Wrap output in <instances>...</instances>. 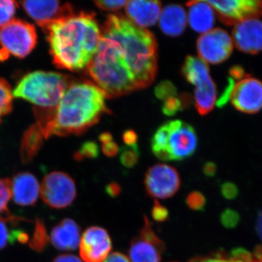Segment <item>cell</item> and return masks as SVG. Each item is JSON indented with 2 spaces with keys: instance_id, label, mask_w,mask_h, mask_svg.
Wrapping results in <instances>:
<instances>
[{
  "instance_id": "obj_1",
  "label": "cell",
  "mask_w": 262,
  "mask_h": 262,
  "mask_svg": "<svg viewBox=\"0 0 262 262\" xmlns=\"http://www.w3.org/2000/svg\"><path fill=\"white\" fill-rule=\"evenodd\" d=\"M96 56L88 74L106 98H116L147 88L158 72L154 34L121 15H108L101 29Z\"/></svg>"
},
{
  "instance_id": "obj_2",
  "label": "cell",
  "mask_w": 262,
  "mask_h": 262,
  "mask_svg": "<svg viewBox=\"0 0 262 262\" xmlns=\"http://www.w3.org/2000/svg\"><path fill=\"white\" fill-rule=\"evenodd\" d=\"M104 92L89 81L72 82L53 110L34 108V125L45 139L52 136L80 135L98 123L106 107Z\"/></svg>"
},
{
  "instance_id": "obj_3",
  "label": "cell",
  "mask_w": 262,
  "mask_h": 262,
  "mask_svg": "<svg viewBox=\"0 0 262 262\" xmlns=\"http://www.w3.org/2000/svg\"><path fill=\"white\" fill-rule=\"evenodd\" d=\"M43 30L57 68L72 72L87 69L97 53L101 33L92 12L74 13L50 24Z\"/></svg>"
},
{
  "instance_id": "obj_4",
  "label": "cell",
  "mask_w": 262,
  "mask_h": 262,
  "mask_svg": "<svg viewBox=\"0 0 262 262\" xmlns=\"http://www.w3.org/2000/svg\"><path fill=\"white\" fill-rule=\"evenodd\" d=\"M68 75L36 71L24 75L15 86L13 96L28 101L42 110H53L59 104L70 84Z\"/></svg>"
},
{
  "instance_id": "obj_5",
  "label": "cell",
  "mask_w": 262,
  "mask_h": 262,
  "mask_svg": "<svg viewBox=\"0 0 262 262\" xmlns=\"http://www.w3.org/2000/svg\"><path fill=\"white\" fill-rule=\"evenodd\" d=\"M198 146L194 127L180 120L163 124L151 137V151L163 161H182L192 157Z\"/></svg>"
},
{
  "instance_id": "obj_6",
  "label": "cell",
  "mask_w": 262,
  "mask_h": 262,
  "mask_svg": "<svg viewBox=\"0 0 262 262\" xmlns=\"http://www.w3.org/2000/svg\"><path fill=\"white\" fill-rule=\"evenodd\" d=\"M37 34L35 27L20 19H13L0 28V61L10 56L24 58L35 48Z\"/></svg>"
},
{
  "instance_id": "obj_7",
  "label": "cell",
  "mask_w": 262,
  "mask_h": 262,
  "mask_svg": "<svg viewBox=\"0 0 262 262\" xmlns=\"http://www.w3.org/2000/svg\"><path fill=\"white\" fill-rule=\"evenodd\" d=\"M40 194L42 201L51 208H67L73 203L77 196L75 181L63 172H52L43 179Z\"/></svg>"
},
{
  "instance_id": "obj_8",
  "label": "cell",
  "mask_w": 262,
  "mask_h": 262,
  "mask_svg": "<svg viewBox=\"0 0 262 262\" xmlns=\"http://www.w3.org/2000/svg\"><path fill=\"white\" fill-rule=\"evenodd\" d=\"M233 48L232 37L224 29L220 28L204 33L196 42L200 58L211 64H219L228 59Z\"/></svg>"
},
{
  "instance_id": "obj_9",
  "label": "cell",
  "mask_w": 262,
  "mask_h": 262,
  "mask_svg": "<svg viewBox=\"0 0 262 262\" xmlns=\"http://www.w3.org/2000/svg\"><path fill=\"white\" fill-rule=\"evenodd\" d=\"M144 186L149 196L166 199L178 192L181 179L178 171L166 164H157L148 169Z\"/></svg>"
},
{
  "instance_id": "obj_10",
  "label": "cell",
  "mask_w": 262,
  "mask_h": 262,
  "mask_svg": "<svg viewBox=\"0 0 262 262\" xmlns=\"http://www.w3.org/2000/svg\"><path fill=\"white\" fill-rule=\"evenodd\" d=\"M220 21L234 26L248 19L262 16L261 0H225L208 1Z\"/></svg>"
},
{
  "instance_id": "obj_11",
  "label": "cell",
  "mask_w": 262,
  "mask_h": 262,
  "mask_svg": "<svg viewBox=\"0 0 262 262\" xmlns=\"http://www.w3.org/2000/svg\"><path fill=\"white\" fill-rule=\"evenodd\" d=\"M165 244L155 234L147 217L139 234L131 241L129 257L131 262H160Z\"/></svg>"
},
{
  "instance_id": "obj_12",
  "label": "cell",
  "mask_w": 262,
  "mask_h": 262,
  "mask_svg": "<svg viewBox=\"0 0 262 262\" xmlns=\"http://www.w3.org/2000/svg\"><path fill=\"white\" fill-rule=\"evenodd\" d=\"M229 100L241 113L255 114L262 110V82L247 75L234 83Z\"/></svg>"
},
{
  "instance_id": "obj_13",
  "label": "cell",
  "mask_w": 262,
  "mask_h": 262,
  "mask_svg": "<svg viewBox=\"0 0 262 262\" xmlns=\"http://www.w3.org/2000/svg\"><path fill=\"white\" fill-rule=\"evenodd\" d=\"M112 250V241L106 229L91 227L82 234L80 244L81 258L85 262H103Z\"/></svg>"
},
{
  "instance_id": "obj_14",
  "label": "cell",
  "mask_w": 262,
  "mask_h": 262,
  "mask_svg": "<svg viewBox=\"0 0 262 262\" xmlns=\"http://www.w3.org/2000/svg\"><path fill=\"white\" fill-rule=\"evenodd\" d=\"M21 5L26 13L42 29L74 13L72 5L59 1H25L21 2Z\"/></svg>"
},
{
  "instance_id": "obj_15",
  "label": "cell",
  "mask_w": 262,
  "mask_h": 262,
  "mask_svg": "<svg viewBox=\"0 0 262 262\" xmlns=\"http://www.w3.org/2000/svg\"><path fill=\"white\" fill-rule=\"evenodd\" d=\"M233 45L239 51L256 55L262 51V21L248 19L234 26L232 32Z\"/></svg>"
},
{
  "instance_id": "obj_16",
  "label": "cell",
  "mask_w": 262,
  "mask_h": 262,
  "mask_svg": "<svg viewBox=\"0 0 262 262\" xmlns=\"http://www.w3.org/2000/svg\"><path fill=\"white\" fill-rule=\"evenodd\" d=\"M125 13L129 20L138 27L144 28L154 26L161 14L159 1H127Z\"/></svg>"
},
{
  "instance_id": "obj_17",
  "label": "cell",
  "mask_w": 262,
  "mask_h": 262,
  "mask_svg": "<svg viewBox=\"0 0 262 262\" xmlns=\"http://www.w3.org/2000/svg\"><path fill=\"white\" fill-rule=\"evenodd\" d=\"M12 198L17 205L32 206L37 202L40 187L33 174L23 172L15 175L11 181Z\"/></svg>"
},
{
  "instance_id": "obj_18",
  "label": "cell",
  "mask_w": 262,
  "mask_h": 262,
  "mask_svg": "<svg viewBox=\"0 0 262 262\" xmlns=\"http://www.w3.org/2000/svg\"><path fill=\"white\" fill-rule=\"evenodd\" d=\"M52 244L60 251H74L80 244V229L71 219L62 220L52 230Z\"/></svg>"
},
{
  "instance_id": "obj_19",
  "label": "cell",
  "mask_w": 262,
  "mask_h": 262,
  "mask_svg": "<svg viewBox=\"0 0 262 262\" xmlns=\"http://www.w3.org/2000/svg\"><path fill=\"white\" fill-rule=\"evenodd\" d=\"M186 5L189 8V24L193 30L203 34L212 30L215 24V13L208 1H191Z\"/></svg>"
},
{
  "instance_id": "obj_20",
  "label": "cell",
  "mask_w": 262,
  "mask_h": 262,
  "mask_svg": "<svg viewBox=\"0 0 262 262\" xmlns=\"http://www.w3.org/2000/svg\"><path fill=\"white\" fill-rule=\"evenodd\" d=\"M187 24V14L181 5H167L160 14V28L169 37L180 36L185 30Z\"/></svg>"
},
{
  "instance_id": "obj_21",
  "label": "cell",
  "mask_w": 262,
  "mask_h": 262,
  "mask_svg": "<svg viewBox=\"0 0 262 262\" xmlns=\"http://www.w3.org/2000/svg\"><path fill=\"white\" fill-rule=\"evenodd\" d=\"M194 103L198 113L203 116L211 112L216 102V85L211 77L195 84Z\"/></svg>"
},
{
  "instance_id": "obj_22",
  "label": "cell",
  "mask_w": 262,
  "mask_h": 262,
  "mask_svg": "<svg viewBox=\"0 0 262 262\" xmlns=\"http://www.w3.org/2000/svg\"><path fill=\"white\" fill-rule=\"evenodd\" d=\"M182 73L187 82L193 85L199 81L211 77L208 63L201 58L192 56L186 58L182 67Z\"/></svg>"
},
{
  "instance_id": "obj_23",
  "label": "cell",
  "mask_w": 262,
  "mask_h": 262,
  "mask_svg": "<svg viewBox=\"0 0 262 262\" xmlns=\"http://www.w3.org/2000/svg\"><path fill=\"white\" fill-rule=\"evenodd\" d=\"M44 138L35 125H32L24 134L20 145V157L24 163H28L41 149Z\"/></svg>"
},
{
  "instance_id": "obj_24",
  "label": "cell",
  "mask_w": 262,
  "mask_h": 262,
  "mask_svg": "<svg viewBox=\"0 0 262 262\" xmlns=\"http://www.w3.org/2000/svg\"><path fill=\"white\" fill-rule=\"evenodd\" d=\"M0 216V249H3L9 243L14 242L15 239L22 243H26L28 239L27 234L20 231H10L7 222L10 220Z\"/></svg>"
},
{
  "instance_id": "obj_25",
  "label": "cell",
  "mask_w": 262,
  "mask_h": 262,
  "mask_svg": "<svg viewBox=\"0 0 262 262\" xmlns=\"http://www.w3.org/2000/svg\"><path fill=\"white\" fill-rule=\"evenodd\" d=\"M191 98L189 94H184L182 96H173L165 100L162 111L166 116L172 117L182 111L188 105L190 104Z\"/></svg>"
},
{
  "instance_id": "obj_26",
  "label": "cell",
  "mask_w": 262,
  "mask_h": 262,
  "mask_svg": "<svg viewBox=\"0 0 262 262\" xmlns=\"http://www.w3.org/2000/svg\"><path fill=\"white\" fill-rule=\"evenodd\" d=\"M13 91L10 84L0 77V122L11 112L13 107Z\"/></svg>"
},
{
  "instance_id": "obj_27",
  "label": "cell",
  "mask_w": 262,
  "mask_h": 262,
  "mask_svg": "<svg viewBox=\"0 0 262 262\" xmlns=\"http://www.w3.org/2000/svg\"><path fill=\"white\" fill-rule=\"evenodd\" d=\"M227 256L229 262H262V247L258 246L252 251L244 248H237Z\"/></svg>"
},
{
  "instance_id": "obj_28",
  "label": "cell",
  "mask_w": 262,
  "mask_h": 262,
  "mask_svg": "<svg viewBox=\"0 0 262 262\" xmlns=\"http://www.w3.org/2000/svg\"><path fill=\"white\" fill-rule=\"evenodd\" d=\"M140 152L137 145L122 147L120 151V163L127 168H132L138 163Z\"/></svg>"
},
{
  "instance_id": "obj_29",
  "label": "cell",
  "mask_w": 262,
  "mask_h": 262,
  "mask_svg": "<svg viewBox=\"0 0 262 262\" xmlns=\"http://www.w3.org/2000/svg\"><path fill=\"white\" fill-rule=\"evenodd\" d=\"M18 5L11 0H0V27L13 20Z\"/></svg>"
},
{
  "instance_id": "obj_30",
  "label": "cell",
  "mask_w": 262,
  "mask_h": 262,
  "mask_svg": "<svg viewBox=\"0 0 262 262\" xmlns=\"http://www.w3.org/2000/svg\"><path fill=\"white\" fill-rule=\"evenodd\" d=\"M99 155V148L94 141H86L78 151H76L75 158L77 161H81L84 158L96 159Z\"/></svg>"
},
{
  "instance_id": "obj_31",
  "label": "cell",
  "mask_w": 262,
  "mask_h": 262,
  "mask_svg": "<svg viewBox=\"0 0 262 262\" xmlns=\"http://www.w3.org/2000/svg\"><path fill=\"white\" fill-rule=\"evenodd\" d=\"M11 198V181L0 178V214L8 213V205Z\"/></svg>"
},
{
  "instance_id": "obj_32",
  "label": "cell",
  "mask_w": 262,
  "mask_h": 262,
  "mask_svg": "<svg viewBox=\"0 0 262 262\" xmlns=\"http://www.w3.org/2000/svg\"><path fill=\"white\" fill-rule=\"evenodd\" d=\"M155 94L158 99L165 101L168 98L177 96V89L170 81H163L155 87Z\"/></svg>"
},
{
  "instance_id": "obj_33",
  "label": "cell",
  "mask_w": 262,
  "mask_h": 262,
  "mask_svg": "<svg viewBox=\"0 0 262 262\" xmlns=\"http://www.w3.org/2000/svg\"><path fill=\"white\" fill-rule=\"evenodd\" d=\"M186 203L193 211H202L206 206V198L201 192H192L188 194Z\"/></svg>"
},
{
  "instance_id": "obj_34",
  "label": "cell",
  "mask_w": 262,
  "mask_h": 262,
  "mask_svg": "<svg viewBox=\"0 0 262 262\" xmlns=\"http://www.w3.org/2000/svg\"><path fill=\"white\" fill-rule=\"evenodd\" d=\"M48 239L46 229H45L42 224L37 222L34 236L32 239V247L36 250L42 249L45 245L47 243Z\"/></svg>"
},
{
  "instance_id": "obj_35",
  "label": "cell",
  "mask_w": 262,
  "mask_h": 262,
  "mask_svg": "<svg viewBox=\"0 0 262 262\" xmlns=\"http://www.w3.org/2000/svg\"><path fill=\"white\" fill-rule=\"evenodd\" d=\"M127 1L125 0H115V1H96L95 4L100 9L105 11H117L126 5Z\"/></svg>"
},
{
  "instance_id": "obj_36",
  "label": "cell",
  "mask_w": 262,
  "mask_h": 262,
  "mask_svg": "<svg viewBox=\"0 0 262 262\" xmlns=\"http://www.w3.org/2000/svg\"><path fill=\"white\" fill-rule=\"evenodd\" d=\"M151 216L157 222H164L168 220L169 217L168 210L165 206H162L158 201H155V204L151 210Z\"/></svg>"
},
{
  "instance_id": "obj_37",
  "label": "cell",
  "mask_w": 262,
  "mask_h": 262,
  "mask_svg": "<svg viewBox=\"0 0 262 262\" xmlns=\"http://www.w3.org/2000/svg\"><path fill=\"white\" fill-rule=\"evenodd\" d=\"M189 262H229V258L223 253H220L213 256L193 258Z\"/></svg>"
},
{
  "instance_id": "obj_38",
  "label": "cell",
  "mask_w": 262,
  "mask_h": 262,
  "mask_svg": "<svg viewBox=\"0 0 262 262\" xmlns=\"http://www.w3.org/2000/svg\"><path fill=\"white\" fill-rule=\"evenodd\" d=\"M102 151L103 154L108 158H114L119 152V147L114 140L102 144Z\"/></svg>"
},
{
  "instance_id": "obj_39",
  "label": "cell",
  "mask_w": 262,
  "mask_h": 262,
  "mask_svg": "<svg viewBox=\"0 0 262 262\" xmlns=\"http://www.w3.org/2000/svg\"><path fill=\"white\" fill-rule=\"evenodd\" d=\"M124 142L126 146H136L137 145L138 136L137 134L132 130H127L125 131L122 136Z\"/></svg>"
},
{
  "instance_id": "obj_40",
  "label": "cell",
  "mask_w": 262,
  "mask_h": 262,
  "mask_svg": "<svg viewBox=\"0 0 262 262\" xmlns=\"http://www.w3.org/2000/svg\"><path fill=\"white\" fill-rule=\"evenodd\" d=\"M106 194L111 198H115L121 193V187L117 183L112 182L105 187Z\"/></svg>"
},
{
  "instance_id": "obj_41",
  "label": "cell",
  "mask_w": 262,
  "mask_h": 262,
  "mask_svg": "<svg viewBox=\"0 0 262 262\" xmlns=\"http://www.w3.org/2000/svg\"><path fill=\"white\" fill-rule=\"evenodd\" d=\"M103 262H131L125 255L120 252H115L108 255Z\"/></svg>"
},
{
  "instance_id": "obj_42",
  "label": "cell",
  "mask_w": 262,
  "mask_h": 262,
  "mask_svg": "<svg viewBox=\"0 0 262 262\" xmlns=\"http://www.w3.org/2000/svg\"><path fill=\"white\" fill-rule=\"evenodd\" d=\"M53 262H82V260L74 255L64 254L58 256Z\"/></svg>"
},
{
  "instance_id": "obj_43",
  "label": "cell",
  "mask_w": 262,
  "mask_h": 262,
  "mask_svg": "<svg viewBox=\"0 0 262 262\" xmlns=\"http://www.w3.org/2000/svg\"><path fill=\"white\" fill-rule=\"evenodd\" d=\"M99 140L101 141V144H106V143L110 142V141L113 140V136L110 133L105 132L101 134L99 136Z\"/></svg>"
},
{
  "instance_id": "obj_44",
  "label": "cell",
  "mask_w": 262,
  "mask_h": 262,
  "mask_svg": "<svg viewBox=\"0 0 262 262\" xmlns=\"http://www.w3.org/2000/svg\"><path fill=\"white\" fill-rule=\"evenodd\" d=\"M215 165L213 163H207L204 167V173L208 176L213 175L215 173Z\"/></svg>"
},
{
  "instance_id": "obj_45",
  "label": "cell",
  "mask_w": 262,
  "mask_h": 262,
  "mask_svg": "<svg viewBox=\"0 0 262 262\" xmlns=\"http://www.w3.org/2000/svg\"><path fill=\"white\" fill-rule=\"evenodd\" d=\"M256 229H257L258 235L262 239V210L258 213L257 222H256Z\"/></svg>"
}]
</instances>
